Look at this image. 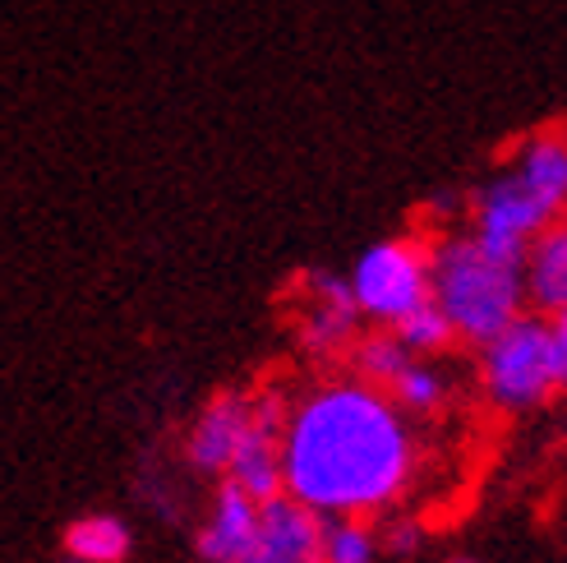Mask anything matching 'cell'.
Returning <instances> with one entry per match:
<instances>
[{"instance_id": "6", "label": "cell", "mask_w": 567, "mask_h": 563, "mask_svg": "<svg viewBox=\"0 0 567 563\" xmlns=\"http://www.w3.org/2000/svg\"><path fill=\"white\" fill-rule=\"evenodd\" d=\"M291 398L277 383L249 392V426L226 462V485H236L254 503H268L281 494V426H287Z\"/></svg>"}, {"instance_id": "11", "label": "cell", "mask_w": 567, "mask_h": 563, "mask_svg": "<svg viewBox=\"0 0 567 563\" xmlns=\"http://www.w3.org/2000/svg\"><path fill=\"white\" fill-rule=\"evenodd\" d=\"M254 531H259V503L221 481L213 494V509L194 536V550L204 563H240L249 541H254Z\"/></svg>"}, {"instance_id": "21", "label": "cell", "mask_w": 567, "mask_h": 563, "mask_svg": "<svg viewBox=\"0 0 567 563\" xmlns=\"http://www.w3.org/2000/svg\"><path fill=\"white\" fill-rule=\"evenodd\" d=\"M61 563H74V559H61Z\"/></svg>"}, {"instance_id": "20", "label": "cell", "mask_w": 567, "mask_h": 563, "mask_svg": "<svg viewBox=\"0 0 567 563\" xmlns=\"http://www.w3.org/2000/svg\"><path fill=\"white\" fill-rule=\"evenodd\" d=\"M452 563H480V559H452Z\"/></svg>"}, {"instance_id": "7", "label": "cell", "mask_w": 567, "mask_h": 563, "mask_svg": "<svg viewBox=\"0 0 567 563\" xmlns=\"http://www.w3.org/2000/svg\"><path fill=\"white\" fill-rule=\"evenodd\" d=\"M360 324L364 319L351 300V282L342 273H328V268L305 273V296H300V319H296L300 351L319 360L342 356L360 337Z\"/></svg>"}, {"instance_id": "19", "label": "cell", "mask_w": 567, "mask_h": 563, "mask_svg": "<svg viewBox=\"0 0 567 563\" xmlns=\"http://www.w3.org/2000/svg\"><path fill=\"white\" fill-rule=\"evenodd\" d=\"M549 337H554V365H558V392H567V315L549 319Z\"/></svg>"}, {"instance_id": "17", "label": "cell", "mask_w": 567, "mask_h": 563, "mask_svg": "<svg viewBox=\"0 0 567 563\" xmlns=\"http://www.w3.org/2000/svg\"><path fill=\"white\" fill-rule=\"evenodd\" d=\"M379 536L364 518H323V563H374Z\"/></svg>"}, {"instance_id": "5", "label": "cell", "mask_w": 567, "mask_h": 563, "mask_svg": "<svg viewBox=\"0 0 567 563\" xmlns=\"http://www.w3.org/2000/svg\"><path fill=\"white\" fill-rule=\"evenodd\" d=\"M466 217H471V236L489 249V255L498 259H526V245L540 236L549 222H558L535 194L517 181V172H507V166H498V172L475 185L471 204H466Z\"/></svg>"}, {"instance_id": "10", "label": "cell", "mask_w": 567, "mask_h": 563, "mask_svg": "<svg viewBox=\"0 0 567 563\" xmlns=\"http://www.w3.org/2000/svg\"><path fill=\"white\" fill-rule=\"evenodd\" d=\"M503 166L517 172V181L554 217H567V125H545V130L526 134Z\"/></svg>"}, {"instance_id": "15", "label": "cell", "mask_w": 567, "mask_h": 563, "mask_svg": "<svg viewBox=\"0 0 567 563\" xmlns=\"http://www.w3.org/2000/svg\"><path fill=\"white\" fill-rule=\"evenodd\" d=\"M447 392H452V379L430 360H411L406 375L388 388V398L402 407L406 416H439L447 407Z\"/></svg>"}, {"instance_id": "8", "label": "cell", "mask_w": 567, "mask_h": 563, "mask_svg": "<svg viewBox=\"0 0 567 563\" xmlns=\"http://www.w3.org/2000/svg\"><path fill=\"white\" fill-rule=\"evenodd\" d=\"M240 563H323V518L291 494L259 503V531Z\"/></svg>"}, {"instance_id": "14", "label": "cell", "mask_w": 567, "mask_h": 563, "mask_svg": "<svg viewBox=\"0 0 567 563\" xmlns=\"http://www.w3.org/2000/svg\"><path fill=\"white\" fill-rule=\"evenodd\" d=\"M347 360H351V375H355L360 383H374V388L388 392L396 379L406 375V365H411L415 356H411L402 342H396L392 328H370V332H360L355 342H351Z\"/></svg>"}, {"instance_id": "4", "label": "cell", "mask_w": 567, "mask_h": 563, "mask_svg": "<svg viewBox=\"0 0 567 563\" xmlns=\"http://www.w3.org/2000/svg\"><path fill=\"white\" fill-rule=\"evenodd\" d=\"M347 282L360 319L374 328H392L415 305L430 300V240L420 236L374 240L370 249H360Z\"/></svg>"}, {"instance_id": "18", "label": "cell", "mask_w": 567, "mask_h": 563, "mask_svg": "<svg viewBox=\"0 0 567 563\" xmlns=\"http://www.w3.org/2000/svg\"><path fill=\"white\" fill-rule=\"evenodd\" d=\"M424 545V526L415 522V518H396V522H388V531L379 536V550H388V554H415Z\"/></svg>"}, {"instance_id": "16", "label": "cell", "mask_w": 567, "mask_h": 563, "mask_svg": "<svg viewBox=\"0 0 567 563\" xmlns=\"http://www.w3.org/2000/svg\"><path fill=\"white\" fill-rule=\"evenodd\" d=\"M392 332H396V342H402L415 360H434V356H443L452 342H457V332H452L447 315H443L434 300L415 305L406 319H396V324H392Z\"/></svg>"}, {"instance_id": "12", "label": "cell", "mask_w": 567, "mask_h": 563, "mask_svg": "<svg viewBox=\"0 0 567 563\" xmlns=\"http://www.w3.org/2000/svg\"><path fill=\"white\" fill-rule=\"evenodd\" d=\"M522 277H526L530 315H540V319L567 315V217L549 222V227L526 245Z\"/></svg>"}, {"instance_id": "1", "label": "cell", "mask_w": 567, "mask_h": 563, "mask_svg": "<svg viewBox=\"0 0 567 563\" xmlns=\"http://www.w3.org/2000/svg\"><path fill=\"white\" fill-rule=\"evenodd\" d=\"M420 467L411 416L383 388L332 375L291 398L281 426V494L319 518H379Z\"/></svg>"}, {"instance_id": "9", "label": "cell", "mask_w": 567, "mask_h": 563, "mask_svg": "<svg viewBox=\"0 0 567 563\" xmlns=\"http://www.w3.org/2000/svg\"><path fill=\"white\" fill-rule=\"evenodd\" d=\"M249 426V392L240 388H221L213 398L198 407V416L189 420V434H185V462L198 475H226V462H231L236 443Z\"/></svg>"}, {"instance_id": "2", "label": "cell", "mask_w": 567, "mask_h": 563, "mask_svg": "<svg viewBox=\"0 0 567 563\" xmlns=\"http://www.w3.org/2000/svg\"><path fill=\"white\" fill-rule=\"evenodd\" d=\"M430 300L457 342L485 347L526 315V277L517 259L489 255L471 232H439L430 240Z\"/></svg>"}, {"instance_id": "13", "label": "cell", "mask_w": 567, "mask_h": 563, "mask_svg": "<svg viewBox=\"0 0 567 563\" xmlns=\"http://www.w3.org/2000/svg\"><path fill=\"white\" fill-rule=\"evenodd\" d=\"M130 545L134 536L116 513H83L65 526V559L74 563H125Z\"/></svg>"}, {"instance_id": "3", "label": "cell", "mask_w": 567, "mask_h": 563, "mask_svg": "<svg viewBox=\"0 0 567 563\" xmlns=\"http://www.w3.org/2000/svg\"><path fill=\"white\" fill-rule=\"evenodd\" d=\"M480 388L498 411H535L558 392L549 319L526 315L480 347Z\"/></svg>"}]
</instances>
